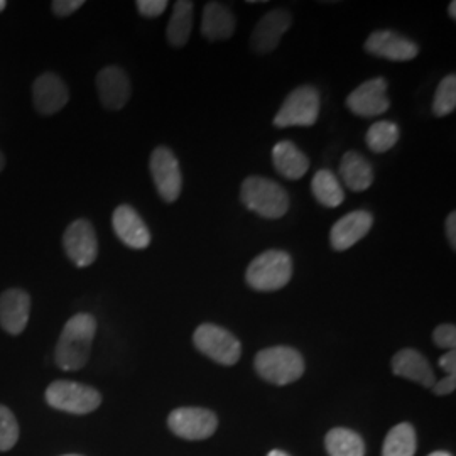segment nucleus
<instances>
[{"instance_id": "f257e3e1", "label": "nucleus", "mask_w": 456, "mask_h": 456, "mask_svg": "<svg viewBox=\"0 0 456 456\" xmlns=\"http://www.w3.org/2000/svg\"><path fill=\"white\" fill-rule=\"evenodd\" d=\"M97 333V320L88 313H78L66 322L54 350L56 365L61 370H80L90 359L92 343Z\"/></svg>"}, {"instance_id": "f03ea898", "label": "nucleus", "mask_w": 456, "mask_h": 456, "mask_svg": "<svg viewBox=\"0 0 456 456\" xmlns=\"http://www.w3.org/2000/svg\"><path fill=\"white\" fill-rule=\"evenodd\" d=\"M293 276V259L286 250L271 248L248 264L245 282L259 293H274L286 288Z\"/></svg>"}, {"instance_id": "7ed1b4c3", "label": "nucleus", "mask_w": 456, "mask_h": 456, "mask_svg": "<svg viewBox=\"0 0 456 456\" xmlns=\"http://www.w3.org/2000/svg\"><path fill=\"white\" fill-rule=\"evenodd\" d=\"M240 200L247 210L267 220L282 218L289 210L288 191L276 181L262 176H250L242 183Z\"/></svg>"}, {"instance_id": "20e7f679", "label": "nucleus", "mask_w": 456, "mask_h": 456, "mask_svg": "<svg viewBox=\"0 0 456 456\" xmlns=\"http://www.w3.org/2000/svg\"><path fill=\"white\" fill-rule=\"evenodd\" d=\"M257 375L274 386H288L299 380L305 374V359L293 346H269L264 348L254 360Z\"/></svg>"}, {"instance_id": "39448f33", "label": "nucleus", "mask_w": 456, "mask_h": 456, "mask_svg": "<svg viewBox=\"0 0 456 456\" xmlns=\"http://www.w3.org/2000/svg\"><path fill=\"white\" fill-rule=\"evenodd\" d=\"M320 94L314 86H297L282 102L273 124L277 129L313 127L320 115Z\"/></svg>"}, {"instance_id": "423d86ee", "label": "nucleus", "mask_w": 456, "mask_h": 456, "mask_svg": "<svg viewBox=\"0 0 456 456\" xmlns=\"http://www.w3.org/2000/svg\"><path fill=\"white\" fill-rule=\"evenodd\" d=\"M196 348L220 365H235L242 357V343L222 326L203 323L193 333Z\"/></svg>"}, {"instance_id": "0eeeda50", "label": "nucleus", "mask_w": 456, "mask_h": 456, "mask_svg": "<svg viewBox=\"0 0 456 456\" xmlns=\"http://www.w3.org/2000/svg\"><path fill=\"white\" fill-rule=\"evenodd\" d=\"M46 403L51 408L69 414H90L102 404L97 389L73 380H56L46 389Z\"/></svg>"}, {"instance_id": "6e6552de", "label": "nucleus", "mask_w": 456, "mask_h": 456, "mask_svg": "<svg viewBox=\"0 0 456 456\" xmlns=\"http://www.w3.org/2000/svg\"><path fill=\"white\" fill-rule=\"evenodd\" d=\"M151 176L156 184V190L166 203L176 201L183 190V175L180 161L169 147H156L149 161Z\"/></svg>"}, {"instance_id": "1a4fd4ad", "label": "nucleus", "mask_w": 456, "mask_h": 456, "mask_svg": "<svg viewBox=\"0 0 456 456\" xmlns=\"http://www.w3.org/2000/svg\"><path fill=\"white\" fill-rule=\"evenodd\" d=\"M169 429L183 440L201 441L210 438L218 428V418L210 409H175L167 418Z\"/></svg>"}, {"instance_id": "9d476101", "label": "nucleus", "mask_w": 456, "mask_h": 456, "mask_svg": "<svg viewBox=\"0 0 456 456\" xmlns=\"http://www.w3.org/2000/svg\"><path fill=\"white\" fill-rule=\"evenodd\" d=\"M68 259L77 267H88L98 257V239L95 228L88 220H75L63 235Z\"/></svg>"}, {"instance_id": "9b49d317", "label": "nucleus", "mask_w": 456, "mask_h": 456, "mask_svg": "<svg viewBox=\"0 0 456 456\" xmlns=\"http://www.w3.org/2000/svg\"><path fill=\"white\" fill-rule=\"evenodd\" d=\"M346 107L354 114L363 118L386 114L391 107V100L387 97L386 78L377 77L362 83L346 98Z\"/></svg>"}, {"instance_id": "f8f14e48", "label": "nucleus", "mask_w": 456, "mask_h": 456, "mask_svg": "<svg viewBox=\"0 0 456 456\" xmlns=\"http://www.w3.org/2000/svg\"><path fill=\"white\" fill-rule=\"evenodd\" d=\"M365 51L387 61H411L419 54V46L394 31H375L365 41Z\"/></svg>"}, {"instance_id": "ddd939ff", "label": "nucleus", "mask_w": 456, "mask_h": 456, "mask_svg": "<svg viewBox=\"0 0 456 456\" xmlns=\"http://www.w3.org/2000/svg\"><path fill=\"white\" fill-rule=\"evenodd\" d=\"M372 225H374L372 213L365 210L346 213L331 227L330 244L333 247V250L345 252L354 245L359 244L360 240L370 232Z\"/></svg>"}, {"instance_id": "4468645a", "label": "nucleus", "mask_w": 456, "mask_h": 456, "mask_svg": "<svg viewBox=\"0 0 456 456\" xmlns=\"http://www.w3.org/2000/svg\"><path fill=\"white\" fill-rule=\"evenodd\" d=\"M100 102L109 110H120L131 98V82L127 73L118 66H107L97 75Z\"/></svg>"}, {"instance_id": "2eb2a0df", "label": "nucleus", "mask_w": 456, "mask_h": 456, "mask_svg": "<svg viewBox=\"0 0 456 456\" xmlns=\"http://www.w3.org/2000/svg\"><path fill=\"white\" fill-rule=\"evenodd\" d=\"M293 24V16L286 9H274L267 12L257 22L252 33V48L259 54L271 53L279 46L282 36L288 33V29Z\"/></svg>"}, {"instance_id": "dca6fc26", "label": "nucleus", "mask_w": 456, "mask_h": 456, "mask_svg": "<svg viewBox=\"0 0 456 456\" xmlns=\"http://www.w3.org/2000/svg\"><path fill=\"white\" fill-rule=\"evenodd\" d=\"M112 227L118 240L134 250H142L151 244V232L131 205H120L115 208Z\"/></svg>"}, {"instance_id": "f3484780", "label": "nucleus", "mask_w": 456, "mask_h": 456, "mask_svg": "<svg viewBox=\"0 0 456 456\" xmlns=\"http://www.w3.org/2000/svg\"><path fill=\"white\" fill-rule=\"evenodd\" d=\"M31 313V297L22 289H7L0 294V326L9 335H20Z\"/></svg>"}, {"instance_id": "a211bd4d", "label": "nucleus", "mask_w": 456, "mask_h": 456, "mask_svg": "<svg viewBox=\"0 0 456 456\" xmlns=\"http://www.w3.org/2000/svg\"><path fill=\"white\" fill-rule=\"evenodd\" d=\"M33 100L39 114L53 115L60 112L68 103L69 92L58 75L45 73L34 82Z\"/></svg>"}, {"instance_id": "6ab92c4d", "label": "nucleus", "mask_w": 456, "mask_h": 456, "mask_svg": "<svg viewBox=\"0 0 456 456\" xmlns=\"http://www.w3.org/2000/svg\"><path fill=\"white\" fill-rule=\"evenodd\" d=\"M392 372L423 387H433L436 382L431 363L414 348H404L392 357Z\"/></svg>"}, {"instance_id": "aec40b11", "label": "nucleus", "mask_w": 456, "mask_h": 456, "mask_svg": "<svg viewBox=\"0 0 456 456\" xmlns=\"http://www.w3.org/2000/svg\"><path fill=\"white\" fill-rule=\"evenodd\" d=\"M273 164L277 173L286 180H301L308 169V156L291 141H281L273 147Z\"/></svg>"}, {"instance_id": "412c9836", "label": "nucleus", "mask_w": 456, "mask_h": 456, "mask_svg": "<svg viewBox=\"0 0 456 456\" xmlns=\"http://www.w3.org/2000/svg\"><path fill=\"white\" fill-rule=\"evenodd\" d=\"M235 17L227 5L208 2L203 9L201 34L208 41H225L235 33Z\"/></svg>"}, {"instance_id": "4be33fe9", "label": "nucleus", "mask_w": 456, "mask_h": 456, "mask_svg": "<svg viewBox=\"0 0 456 456\" xmlns=\"http://www.w3.org/2000/svg\"><path fill=\"white\" fill-rule=\"evenodd\" d=\"M340 175L343 183L352 191H365L374 183V169L360 152L348 151L340 161Z\"/></svg>"}, {"instance_id": "5701e85b", "label": "nucleus", "mask_w": 456, "mask_h": 456, "mask_svg": "<svg viewBox=\"0 0 456 456\" xmlns=\"http://www.w3.org/2000/svg\"><path fill=\"white\" fill-rule=\"evenodd\" d=\"M193 11L195 5L190 0H180L175 4L173 14L166 29L167 43L173 48H183L188 43L193 28Z\"/></svg>"}, {"instance_id": "b1692460", "label": "nucleus", "mask_w": 456, "mask_h": 456, "mask_svg": "<svg viewBox=\"0 0 456 456\" xmlns=\"http://www.w3.org/2000/svg\"><path fill=\"white\" fill-rule=\"evenodd\" d=\"M311 191L320 205L326 208H337L345 201L342 183L330 171L320 169L311 181Z\"/></svg>"}, {"instance_id": "393cba45", "label": "nucleus", "mask_w": 456, "mask_h": 456, "mask_svg": "<svg viewBox=\"0 0 456 456\" xmlns=\"http://www.w3.org/2000/svg\"><path fill=\"white\" fill-rule=\"evenodd\" d=\"M330 456H365V443L359 433L348 428H333L325 438Z\"/></svg>"}, {"instance_id": "a878e982", "label": "nucleus", "mask_w": 456, "mask_h": 456, "mask_svg": "<svg viewBox=\"0 0 456 456\" xmlns=\"http://www.w3.org/2000/svg\"><path fill=\"white\" fill-rule=\"evenodd\" d=\"M418 448V436L414 428L409 423L394 426L387 433L382 456H414Z\"/></svg>"}, {"instance_id": "bb28decb", "label": "nucleus", "mask_w": 456, "mask_h": 456, "mask_svg": "<svg viewBox=\"0 0 456 456\" xmlns=\"http://www.w3.org/2000/svg\"><path fill=\"white\" fill-rule=\"evenodd\" d=\"M365 141L369 149L375 154L387 152L399 141V127L391 120H379L367 132Z\"/></svg>"}, {"instance_id": "cd10ccee", "label": "nucleus", "mask_w": 456, "mask_h": 456, "mask_svg": "<svg viewBox=\"0 0 456 456\" xmlns=\"http://www.w3.org/2000/svg\"><path fill=\"white\" fill-rule=\"evenodd\" d=\"M456 109V77L448 75L441 80L436 94H435V102H433V114L436 117H446L453 114Z\"/></svg>"}, {"instance_id": "c85d7f7f", "label": "nucleus", "mask_w": 456, "mask_h": 456, "mask_svg": "<svg viewBox=\"0 0 456 456\" xmlns=\"http://www.w3.org/2000/svg\"><path fill=\"white\" fill-rule=\"evenodd\" d=\"M19 440V426L12 411L0 404V452H9Z\"/></svg>"}, {"instance_id": "c756f323", "label": "nucleus", "mask_w": 456, "mask_h": 456, "mask_svg": "<svg viewBox=\"0 0 456 456\" xmlns=\"http://www.w3.org/2000/svg\"><path fill=\"white\" fill-rule=\"evenodd\" d=\"M433 342L444 350H455L456 346V328L452 323L440 325L433 331Z\"/></svg>"}, {"instance_id": "7c9ffc66", "label": "nucleus", "mask_w": 456, "mask_h": 456, "mask_svg": "<svg viewBox=\"0 0 456 456\" xmlns=\"http://www.w3.org/2000/svg\"><path fill=\"white\" fill-rule=\"evenodd\" d=\"M135 5L142 16L154 19V17L163 14L167 7V2L166 0H139Z\"/></svg>"}, {"instance_id": "2f4dec72", "label": "nucleus", "mask_w": 456, "mask_h": 456, "mask_svg": "<svg viewBox=\"0 0 456 456\" xmlns=\"http://www.w3.org/2000/svg\"><path fill=\"white\" fill-rule=\"evenodd\" d=\"M83 4H85L83 0H54L51 4V7L56 16L68 17L71 16L73 12H77Z\"/></svg>"}, {"instance_id": "473e14b6", "label": "nucleus", "mask_w": 456, "mask_h": 456, "mask_svg": "<svg viewBox=\"0 0 456 456\" xmlns=\"http://www.w3.org/2000/svg\"><path fill=\"white\" fill-rule=\"evenodd\" d=\"M456 389V375H446L444 379H441L440 382H435L433 386V392L436 395H448Z\"/></svg>"}, {"instance_id": "72a5a7b5", "label": "nucleus", "mask_w": 456, "mask_h": 456, "mask_svg": "<svg viewBox=\"0 0 456 456\" xmlns=\"http://www.w3.org/2000/svg\"><path fill=\"white\" fill-rule=\"evenodd\" d=\"M440 367L448 375L455 374L456 370V354L455 350L446 352L440 359Z\"/></svg>"}, {"instance_id": "f704fd0d", "label": "nucleus", "mask_w": 456, "mask_h": 456, "mask_svg": "<svg viewBox=\"0 0 456 456\" xmlns=\"http://www.w3.org/2000/svg\"><path fill=\"white\" fill-rule=\"evenodd\" d=\"M446 239L452 248H456V213L452 212L446 218Z\"/></svg>"}, {"instance_id": "c9c22d12", "label": "nucleus", "mask_w": 456, "mask_h": 456, "mask_svg": "<svg viewBox=\"0 0 456 456\" xmlns=\"http://www.w3.org/2000/svg\"><path fill=\"white\" fill-rule=\"evenodd\" d=\"M448 14L452 16V19H456V2H452V4L448 5Z\"/></svg>"}, {"instance_id": "e433bc0d", "label": "nucleus", "mask_w": 456, "mask_h": 456, "mask_svg": "<svg viewBox=\"0 0 456 456\" xmlns=\"http://www.w3.org/2000/svg\"><path fill=\"white\" fill-rule=\"evenodd\" d=\"M267 456H291L288 455V453H284V452H281V450H273V452H269V455Z\"/></svg>"}, {"instance_id": "4c0bfd02", "label": "nucleus", "mask_w": 456, "mask_h": 456, "mask_svg": "<svg viewBox=\"0 0 456 456\" xmlns=\"http://www.w3.org/2000/svg\"><path fill=\"white\" fill-rule=\"evenodd\" d=\"M428 456H453L452 453H448V452H433V453H429Z\"/></svg>"}, {"instance_id": "58836bf2", "label": "nucleus", "mask_w": 456, "mask_h": 456, "mask_svg": "<svg viewBox=\"0 0 456 456\" xmlns=\"http://www.w3.org/2000/svg\"><path fill=\"white\" fill-rule=\"evenodd\" d=\"M4 166H5V159H4V154L0 152V171L4 169Z\"/></svg>"}, {"instance_id": "ea45409f", "label": "nucleus", "mask_w": 456, "mask_h": 456, "mask_svg": "<svg viewBox=\"0 0 456 456\" xmlns=\"http://www.w3.org/2000/svg\"><path fill=\"white\" fill-rule=\"evenodd\" d=\"M5 7H7V2H5V0H0V12H2Z\"/></svg>"}, {"instance_id": "a19ab883", "label": "nucleus", "mask_w": 456, "mask_h": 456, "mask_svg": "<svg viewBox=\"0 0 456 456\" xmlns=\"http://www.w3.org/2000/svg\"><path fill=\"white\" fill-rule=\"evenodd\" d=\"M65 456H80V455H65Z\"/></svg>"}]
</instances>
